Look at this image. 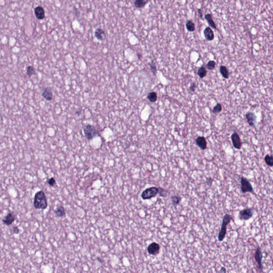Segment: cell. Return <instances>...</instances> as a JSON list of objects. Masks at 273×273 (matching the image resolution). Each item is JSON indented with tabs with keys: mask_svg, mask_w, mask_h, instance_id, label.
Segmentation results:
<instances>
[{
	"mask_svg": "<svg viewBox=\"0 0 273 273\" xmlns=\"http://www.w3.org/2000/svg\"><path fill=\"white\" fill-rule=\"evenodd\" d=\"M34 207L36 209L45 210L48 207V201L46 195L43 191L38 192L34 196Z\"/></svg>",
	"mask_w": 273,
	"mask_h": 273,
	"instance_id": "cell-1",
	"label": "cell"
},
{
	"mask_svg": "<svg viewBox=\"0 0 273 273\" xmlns=\"http://www.w3.org/2000/svg\"><path fill=\"white\" fill-rule=\"evenodd\" d=\"M233 217L229 214H226L223 218V223L221 225V229L218 235V240L222 242L225 238L227 233V226L233 220Z\"/></svg>",
	"mask_w": 273,
	"mask_h": 273,
	"instance_id": "cell-2",
	"label": "cell"
},
{
	"mask_svg": "<svg viewBox=\"0 0 273 273\" xmlns=\"http://www.w3.org/2000/svg\"><path fill=\"white\" fill-rule=\"evenodd\" d=\"M83 131L86 139L90 140L98 135V131L96 127L91 125H85L83 127Z\"/></svg>",
	"mask_w": 273,
	"mask_h": 273,
	"instance_id": "cell-3",
	"label": "cell"
},
{
	"mask_svg": "<svg viewBox=\"0 0 273 273\" xmlns=\"http://www.w3.org/2000/svg\"><path fill=\"white\" fill-rule=\"evenodd\" d=\"M159 193V187H152L147 188L141 193V196L143 200H149L156 196Z\"/></svg>",
	"mask_w": 273,
	"mask_h": 273,
	"instance_id": "cell-4",
	"label": "cell"
},
{
	"mask_svg": "<svg viewBox=\"0 0 273 273\" xmlns=\"http://www.w3.org/2000/svg\"><path fill=\"white\" fill-rule=\"evenodd\" d=\"M241 192L243 194L253 192L252 185H251V183L249 181V180L245 177H241Z\"/></svg>",
	"mask_w": 273,
	"mask_h": 273,
	"instance_id": "cell-5",
	"label": "cell"
},
{
	"mask_svg": "<svg viewBox=\"0 0 273 273\" xmlns=\"http://www.w3.org/2000/svg\"><path fill=\"white\" fill-rule=\"evenodd\" d=\"M253 209L252 208H245L239 212V219L242 220H248L252 218L253 216Z\"/></svg>",
	"mask_w": 273,
	"mask_h": 273,
	"instance_id": "cell-6",
	"label": "cell"
},
{
	"mask_svg": "<svg viewBox=\"0 0 273 273\" xmlns=\"http://www.w3.org/2000/svg\"><path fill=\"white\" fill-rule=\"evenodd\" d=\"M254 257H255V261L257 262L258 265L259 269H260L261 271H263V264H262V259L263 258V252L261 251V247H257L255 253Z\"/></svg>",
	"mask_w": 273,
	"mask_h": 273,
	"instance_id": "cell-7",
	"label": "cell"
},
{
	"mask_svg": "<svg viewBox=\"0 0 273 273\" xmlns=\"http://www.w3.org/2000/svg\"><path fill=\"white\" fill-rule=\"evenodd\" d=\"M160 246L158 243L152 242L147 247V251L151 255H156L160 253Z\"/></svg>",
	"mask_w": 273,
	"mask_h": 273,
	"instance_id": "cell-8",
	"label": "cell"
},
{
	"mask_svg": "<svg viewBox=\"0 0 273 273\" xmlns=\"http://www.w3.org/2000/svg\"><path fill=\"white\" fill-rule=\"evenodd\" d=\"M231 139L232 141L233 146L235 148L240 149L242 147V142L239 135L236 133H234L231 136Z\"/></svg>",
	"mask_w": 273,
	"mask_h": 273,
	"instance_id": "cell-9",
	"label": "cell"
},
{
	"mask_svg": "<svg viewBox=\"0 0 273 273\" xmlns=\"http://www.w3.org/2000/svg\"><path fill=\"white\" fill-rule=\"evenodd\" d=\"M16 219V217L14 213L9 212L6 217L2 219L3 223L7 226L12 225Z\"/></svg>",
	"mask_w": 273,
	"mask_h": 273,
	"instance_id": "cell-10",
	"label": "cell"
},
{
	"mask_svg": "<svg viewBox=\"0 0 273 273\" xmlns=\"http://www.w3.org/2000/svg\"><path fill=\"white\" fill-rule=\"evenodd\" d=\"M34 14L36 18L38 20H42L45 17V11L44 9L42 6H36L34 9Z\"/></svg>",
	"mask_w": 273,
	"mask_h": 273,
	"instance_id": "cell-11",
	"label": "cell"
},
{
	"mask_svg": "<svg viewBox=\"0 0 273 273\" xmlns=\"http://www.w3.org/2000/svg\"><path fill=\"white\" fill-rule=\"evenodd\" d=\"M196 144L202 149L205 150L207 147V141L204 136H198L195 140Z\"/></svg>",
	"mask_w": 273,
	"mask_h": 273,
	"instance_id": "cell-12",
	"label": "cell"
},
{
	"mask_svg": "<svg viewBox=\"0 0 273 273\" xmlns=\"http://www.w3.org/2000/svg\"><path fill=\"white\" fill-rule=\"evenodd\" d=\"M204 35L208 41H212L214 39L215 35L213 30L210 27H207L204 30Z\"/></svg>",
	"mask_w": 273,
	"mask_h": 273,
	"instance_id": "cell-13",
	"label": "cell"
},
{
	"mask_svg": "<svg viewBox=\"0 0 273 273\" xmlns=\"http://www.w3.org/2000/svg\"><path fill=\"white\" fill-rule=\"evenodd\" d=\"M94 36L99 41L104 40L106 38V34L104 30L101 28H97L94 31Z\"/></svg>",
	"mask_w": 273,
	"mask_h": 273,
	"instance_id": "cell-14",
	"label": "cell"
},
{
	"mask_svg": "<svg viewBox=\"0 0 273 273\" xmlns=\"http://www.w3.org/2000/svg\"><path fill=\"white\" fill-rule=\"evenodd\" d=\"M246 118L247 119V122L249 125L252 127L255 125V121H256V116L253 113L248 112L246 114Z\"/></svg>",
	"mask_w": 273,
	"mask_h": 273,
	"instance_id": "cell-15",
	"label": "cell"
},
{
	"mask_svg": "<svg viewBox=\"0 0 273 273\" xmlns=\"http://www.w3.org/2000/svg\"><path fill=\"white\" fill-rule=\"evenodd\" d=\"M42 96L44 99H46L47 101H51L53 98L52 91L49 88H46L44 89V90L42 93Z\"/></svg>",
	"mask_w": 273,
	"mask_h": 273,
	"instance_id": "cell-16",
	"label": "cell"
},
{
	"mask_svg": "<svg viewBox=\"0 0 273 273\" xmlns=\"http://www.w3.org/2000/svg\"><path fill=\"white\" fill-rule=\"evenodd\" d=\"M54 213L57 217L62 218L66 216V211L64 207L61 205H59L57 208L56 210L54 211Z\"/></svg>",
	"mask_w": 273,
	"mask_h": 273,
	"instance_id": "cell-17",
	"label": "cell"
},
{
	"mask_svg": "<svg viewBox=\"0 0 273 273\" xmlns=\"http://www.w3.org/2000/svg\"><path fill=\"white\" fill-rule=\"evenodd\" d=\"M205 18L207 20L208 23L209 24L210 27H211L212 28H214L215 30L217 29V26H216V25L215 24V22H214L213 18H212V15L211 14H206L205 16Z\"/></svg>",
	"mask_w": 273,
	"mask_h": 273,
	"instance_id": "cell-18",
	"label": "cell"
},
{
	"mask_svg": "<svg viewBox=\"0 0 273 273\" xmlns=\"http://www.w3.org/2000/svg\"><path fill=\"white\" fill-rule=\"evenodd\" d=\"M146 0H135L134 6L136 8H143L146 4Z\"/></svg>",
	"mask_w": 273,
	"mask_h": 273,
	"instance_id": "cell-19",
	"label": "cell"
},
{
	"mask_svg": "<svg viewBox=\"0 0 273 273\" xmlns=\"http://www.w3.org/2000/svg\"><path fill=\"white\" fill-rule=\"evenodd\" d=\"M172 204L174 207H176L179 204L181 201V197L178 195H173L171 197Z\"/></svg>",
	"mask_w": 273,
	"mask_h": 273,
	"instance_id": "cell-20",
	"label": "cell"
},
{
	"mask_svg": "<svg viewBox=\"0 0 273 273\" xmlns=\"http://www.w3.org/2000/svg\"><path fill=\"white\" fill-rule=\"evenodd\" d=\"M220 72L224 78H228L229 77V72L227 69V67L225 66H221L220 67Z\"/></svg>",
	"mask_w": 273,
	"mask_h": 273,
	"instance_id": "cell-21",
	"label": "cell"
},
{
	"mask_svg": "<svg viewBox=\"0 0 273 273\" xmlns=\"http://www.w3.org/2000/svg\"><path fill=\"white\" fill-rule=\"evenodd\" d=\"M186 27L187 30L189 32H194L195 30V24L193 22L192 20H187L186 24Z\"/></svg>",
	"mask_w": 273,
	"mask_h": 273,
	"instance_id": "cell-22",
	"label": "cell"
},
{
	"mask_svg": "<svg viewBox=\"0 0 273 273\" xmlns=\"http://www.w3.org/2000/svg\"><path fill=\"white\" fill-rule=\"evenodd\" d=\"M147 98L148 99V101L151 102H156L157 99V93L155 92H152V93H149Z\"/></svg>",
	"mask_w": 273,
	"mask_h": 273,
	"instance_id": "cell-23",
	"label": "cell"
},
{
	"mask_svg": "<svg viewBox=\"0 0 273 273\" xmlns=\"http://www.w3.org/2000/svg\"><path fill=\"white\" fill-rule=\"evenodd\" d=\"M265 161L266 164L270 167H272L273 166V156L271 155L267 154L266 155L265 157Z\"/></svg>",
	"mask_w": 273,
	"mask_h": 273,
	"instance_id": "cell-24",
	"label": "cell"
},
{
	"mask_svg": "<svg viewBox=\"0 0 273 273\" xmlns=\"http://www.w3.org/2000/svg\"><path fill=\"white\" fill-rule=\"evenodd\" d=\"M207 70H206V69L204 67H201L199 68V70H198V72H197V74H198L200 78H202L203 77H204L207 75Z\"/></svg>",
	"mask_w": 273,
	"mask_h": 273,
	"instance_id": "cell-25",
	"label": "cell"
},
{
	"mask_svg": "<svg viewBox=\"0 0 273 273\" xmlns=\"http://www.w3.org/2000/svg\"><path fill=\"white\" fill-rule=\"evenodd\" d=\"M26 72H27V75L30 77L35 74V69L34 67L32 66H28V67H27Z\"/></svg>",
	"mask_w": 273,
	"mask_h": 273,
	"instance_id": "cell-26",
	"label": "cell"
},
{
	"mask_svg": "<svg viewBox=\"0 0 273 273\" xmlns=\"http://www.w3.org/2000/svg\"><path fill=\"white\" fill-rule=\"evenodd\" d=\"M216 65V63L215 61L213 60H211L209 62H208L207 65V67L209 70H213V69H215V67Z\"/></svg>",
	"mask_w": 273,
	"mask_h": 273,
	"instance_id": "cell-27",
	"label": "cell"
},
{
	"mask_svg": "<svg viewBox=\"0 0 273 273\" xmlns=\"http://www.w3.org/2000/svg\"><path fill=\"white\" fill-rule=\"evenodd\" d=\"M168 192L167 190L161 188V187H159V193L158 194L160 196L165 197L168 195Z\"/></svg>",
	"mask_w": 273,
	"mask_h": 273,
	"instance_id": "cell-28",
	"label": "cell"
},
{
	"mask_svg": "<svg viewBox=\"0 0 273 273\" xmlns=\"http://www.w3.org/2000/svg\"><path fill=\"white\" fill-rule=\"evenodd\" d=\"M221 111H222V106L220 104H217V105L212 109V112L215 114H217L221 112Z\"/></svg>",
	"mask_w": 273,
	"mask_h": 273,
	"instance_id": "cell-29",
	"label": "cell"
},
{
	"mask_svg": "<svg viewBox=\"0 0 273 273\" xmlns=\"http://www.w3.org/2000/svg\"><path fill=\"white\" fill-rule=\"evenodd\" d=\"M46 183L51 187H54L56 185V181L53 177H51L50 178L48 179Z\"/></svg>",
	"mask_w": 273,
	"mask_h": 273,
	"instance_id": "cell-30",
	"label": "cell"
},
{
	"mask_svg": "<svg viewBox=\"0 0 273 273\" xmlns=\"http://www.w3.org/2000/svg\"><path fill=\"white\" fill-rule=\"evenodd\" d=\"M149 66H150L151 71L153 73V74L155 75H156V67L155 66V65L154 63L153 62H151L150 64H149Z\"/></svg>",
	"mask_w": 273,
	"mask_h": 273,
	"instance_id": "cell-31",
	"label": "cell"
},
{
	"mask_svg": "<svg viewBox=\"0 0 273 273\" xmlns=\"http://www.w3.org/2000/svg\"><path fill=\"white\" fill-rule=\"evenodd\" d=\"M213 179L211 177H208L206 179V183L208 186H211L213 184Z\"/></svg>",
	"mask_w": 273,
	"mask_h": 273,
	"instance_id": "cell-32",
	"label": "cell"
},
{
	"mask_svg": "<svg viewBox=\"0 0 273 273\" xmlns=\"http://www.w3.org/2000/svg\"><path fill=\"white\" fill-rule=\"evenodd\" d=\"M12 231L14 234H17L19 233V229L17 226H14L12 228Z\"/></svg>",
	"mask_w": 273,
	"mask_h": 273,
	"instance_id": "cell-33",
	"label": "cell"
},
{
	"mask_svg": "<svg viewBox=\"0 0 273 273\" xmlns=\"http://www.w3.org/2000/svg\"><path fill=\"white\" fill-rule=\"evenodd\" d=\"M196 85H195V83H192L191 85V86H190V88H189V89H190V90L191 91H192V92H194V91H195V89H196Z\"/></svg>",
	"mask_w": 273,
	"mask_h": 273,
	"instance_id": "cell-34",
	"label": "cell"
},
{
	"mask_svg": "<svg viewBox=\"0 0 273 273\" xmlns=\"http://www.w3.org/2000/svg\"><path fill=\"white\" fill-rule=\"evenodd\" d=\"M198 12H199V15L200 18L202 19V17H203V13H202V11L201 9H198Z\"/></svg>",
	"mask_w": 273,
	"mask_h": 273,
	"instance_id": "cell-35",
	"label": "cell"
},
{
	"mask_svg": "<svg viewBox=\"0 0 273 273\" xmlns=\"http://www.w3.org/2000/svg\"><path fill=\"white\" fill-rule=\"evenodd\" d=\"M220 272H222V273H226V269L225 268V267H221V269L220 270Z\"/></svg>",
	"mask_w": 273,
	"mask_h": 273,
	"instance_id": "cell-36",
	"label": "cell"
},
{
	"mask_svg": "<svg viewBox=\"0 0 273 273\" xmlns=\"http://www.w3.org/2000/svg\"><path fill=\"white\" fill-rule=\"evenodd\" d=\"M80 113H81V110L80 111H79V110H78V111H77V112H75V114L77 115H79L80 114Z\"/></svg>",
	"mask_w": 273,
	"mask_h": 273,
	"instance_id": "cell-37",
	"label": "cell"
}]
</instances>
